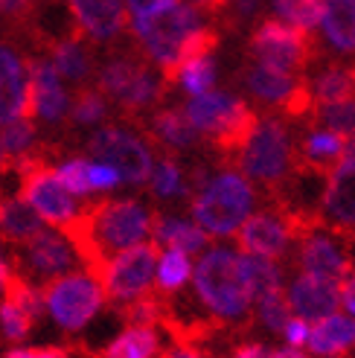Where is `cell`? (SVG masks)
I'll return each instance as SVG.
<instances>
[{"instance_id": "1", "label": "cell", "mask_w": 355, "mask_h": 358, "mask_svg": "<svg viewBox=\"0 0 355 358\" xmlns=\"http://www.w3.org/2000/svg\"><path fill=\"white\" fill-rule=\"evenodd\" d=\"M192 285L207 315L216 317L222 327L233 332H247L254 327V294L245 282L239 254L227 248H210L195 265Z\"/></svg>"}, {"instance_id": "2", "label": "cell", "mask_w": 355, "mask_h": 358, "mask_svg": "<svg viewBox=\"0 0 355 358\" xmlns=\"http://www.w3.org/2000/svg\"><path fill=\"white\" fill-rule=\"evenodd\" d=\"M233 166H239V172L247 181L262 187L271 199L277 192H282V187H286L297 172V146L289 134L286 120L262 117L256 134L242 149Z\"/></svg>"}, {"instance_id": "3", "label": "cell", "mask_w": 355, "mask_h": 358, "mask_svg": "<svg viewBox=\"0 0 355 358\" xmlns=\"http://www.w3.org/2000/svg\"><path fill=\"white\" fill-rule=\"evenodd\" d=\"M254 204H256L254 184L242 172L212 175L189 199L195 224L204 227L210 236H236V230L251 216Z\"/></svg>"}, {"instance_id": "4", "label": "cell", "mask_w": 355, "mask_h": 358, "mask_svg": "<svg viewBox=\"0 0 355 358\" xmlns=\"http://www.w3.org/2000/svg\"><path fill=\"white\" fill-rule=\"evenodd\" d=\"M204 27V17H201V9L187 3V0H175V3L154 15L152 21H140V24H131V35L137 47L146 52V59L161 70L164 79L169 82V87L175 85V70H178V62H181V52H184V44L192 32H198Z\"/></svg>"}, {"instance_id": "5", "label": "cell", "mask_w": 355, "mask_h": 358, "mask_svg": "<svg viewBox=\"0 0 355 358\" xmlns=\"http://www.w3.org/2000/svg\"><path fill=\"white\" fill-rule=\"evenodd\" d=\"M12 169L17 172V181H21V199H27L44 222H50L59 230H67L82 216L85 204H79L76 195L64 187L59 169L47 164V155L41 149H35L27 157H15Z\"/></svg>"}, {"instance_id": "6", "label": "cell", "mask_w": 355, "mask_h": 358, "mask_svg": "<svg viewBox=\"0 0 355 358\" xmlns=\"http://www.w3.org/2000/svg\"><path fill=\"white\" fill-rule=\"evenodd\" d=\"M247 56L254 62H262L268 67L286 70V73H306V70L321 56L314 32H306L282 17H262L247 35Z\"/></svg>"}, {"instance_id": "7", "label": "cell", "mask_w": 355, "mask_h": 358, "mask_svg": "<svg viewBox=\"0 0 355 358\" xmlns=\"http://www.w3.org/2000/svg\"><path fill=\"white\" fill-rule=\"evenodd\" d=\"M44 300L50 317L64 332H79L99 315V309L108 303V294H105L102 280L82 268V271H70L44 285Z\"/></svg>"}, {"instance_id": "8", "label": "cell", "mask_w": 355, "mask_h": 358, "mask_svg": "<svg viewBox=\"0 0 355 358\" xmlns=\"http://www.w3.org/2000/svg\"><path fill=\"white\" fill-rule=\"evenodd\" d=\"M12 268L24 280L35 282V285H50L52 280H59L64 274L73 271V265L82 262L73 242L67 239V234L61 230H41L35 239L24 242V245H12Z\"/></svg>"}, {"instance_id": "9", "label": "cell", "mask_w": 355, "mask_h": 358, "mask_svg": "<svg viewBox=\"0 0 355 358\" xmlns=\"http://www.w3.org/2000/svg\"><path fill=\"white\" fill-rule=\"evenodd\" d=\"M85 152L91 155L94 160H105L111 164L119 178L131 187H140L152 181L154 172V160H152V149L146 140H140L129 131L117 129V125H102L96 129L85 143Z\"/></svg>"}, {"instance_id": "10", "label": "cell", "mask_w": 355, "mask_h": 358, "mask_svg": "<svg viewBox=\"0 0 355 358\" xmlns=\"http://www.w3.org/2000/svg\"><path fill=\"white\" fill-rule=\"evenodd\" d=\"M157 259H161V248L154 242H140L129 250H122V254H117L102 274L108 303L126 306V303L149 294L154 289L152 280L157 277Z\"/></svg>"}, {"instance_id": "11", "label": "cell", "mask_w": 355, "mask_h": 358, "mask_svg": "<svg viewBox=\"0 0 355 358\" xmlns=\"http://www.w3.org/2000/svg\"><path fill=\"white\" fill-rule=\"evenodd\" d=\"M317 216L335 236L355 242V140H349L347 157L326 178Z\"/></svg>"}, {"instance_id": "12", "label": "cell", "mask_w": 355, "mask_h": 358, "mask_svg": "<svg viewBox=\"0 0 355 358\" xmlns=\"http://www.w3.org/2000/svg\"><path fill=\"white\" fill-rule=\"evenodd\" d=\"M297 242L294 224L286 210L271 204V210L251 213L245 224L236 230V245L242 254H256L268 259H282L289 254V245Z\"/></svg>"}, {"instance_id": "13", "label": "cell", "mask_w": 355, "mask_h": 358, "mask_svg": "<svg viewBox=\"0 0 355 358\" xmlns=\"http://www.w3.org/2000/svg\"><path fill=\"white\" fill-rule=\"evenodd\" d=\"M294 262L303 274H314V277L335 280V282H344L347 274L355 268L349 250L335 239V234L326 227H314L297 239V259Z\"/></svg>"}, {"instance_id": "14", "label": "cell", "mask_w": 355, "mask_h": 358, "mask_svg": "<svg viewBox=\"0 0 355 358\" xmlns=\"http://www.w3.org/2000/svg\"><path fill=\"white\" fill-rule=\"evenodd\" d=\"M15 117H35L32 76L29 64L17 52L0 41V125Z\"/></svg>"}, {"instance_id": "15", "label": "cell", "mask_w": 355, "mask_h": 358, "mask_svg": "<svg viewBox=\"0 0 355 358\" xmlns=\"http://www.w3.org/2000/svg\"><path fill=\"white\" fill-rule=\"evenodd\" d=\"M286 294L291 303V312L297 317L309 320V324H317V320L335 315L341 306V282L314 277V274H303V271L291 280Z\"/></svg>"}, {"instance_id": "16", "label": "cell", "mask_w": 355, "mask_h": 358, "mask_svg": "<svg viewBox=\"0 0 355 358\" xmlns=\"http://www.w3.org/2000/svg\"><path fill=\"white\" fill-rule=\"evenodd\" d=\"M347 149H349V137L332 129H312L297 143V172L329 178L335 166L347 157Z\"/></svg>"}, {"instance_id": "17", "label": "cell", "mask_w": 355, "mask_h": 358, "mask_svg": "<svg viewBox=\"0 0 355 358\" xmlns=\"http://www.w3.org/2000/svg\"><path fill=\"white\" fill-rule=\"evenodd\" d=\"M32 76V96H35V117L41 122L56 125L70 114V96L61 87V73L47 59H27Z\"/></svg>"}, {"instance_id": "18", "label": "cell", "mask_w": 355, "mask_h": 358, "mask_svg": "<svg viewBox=\"0 0 355 358\" xmlns=\"http://www.w3.org/2000/svg\"><path fill=\"white\" fill-rule=\"evenodd\" d=\"M76 29L94 41H111L126 29V3L122 0H70Z\"/></svg>"}, {"instance_id": "19", "label": "cell", "mask_w": 355, "mask_h": 358, "mask_svg": "<svg viewBox=\"0 0 355 358\" xmlns=\"http://www.w3.org/2000/svg\"><path fill=\"white\" fill-rule=\"evenodd\" d=\"M143 131L149 143L161 146L166 155H181L198 146L201 131L189 122L184 108H157L149 122H143Z\"/></svg>"}, {"instance_id": "20", "label": "cell", "mask_w": 355, "mask_h": 358, "mask_svg": "<svg viewBox=\"0 0 355 358\" xmlns=\"http://www.w3.org/2000/svg\"><path fill=\"white\" fill-rule=\"evenodd\" d=\"M242 85L247 87V94L254 99H259L262 105H271V108H282L286 99L294 94V87L300 85V79L294 73H286V70H277V67H268L262 62H247L239 73Z\"/></svg>"}, {"instance_id": "21", "label": "cell", "mask_w": 355, "mask_h": 358, "mask_svg": "<svg viewBox=\"0 0 355 358\" xmlns=\"http://www.w3.org/2000/svg\"><path fill=\"white\" fill-rule=\"evenodd\" d=\"M317 358H349L355 352V320L335 312L312 324V335L306 344Z\"/></svg>"}, {"instance_id": "22", "label": "cell", "mask_w": 355, "mask_h": 358, "mask_svg": "<svg viewBox=\"0 0 355 358\" xmlns=\"http://www.w3.org/2000/svg\"><path fill=\"white\" fill-rule=\"evenodd\" d=\"M44 230L41 216L21 195H0V242L24 245Z\"/></svg>"}, {"instance_id": "23", "label": "cell", "mask_w": 355, "mask_h": 358, "mask_svg": "<svg viewBox=\"0 0 355 358\" xmlns=\"http://www.w3.org/2000/svg\"><path fill=\"white\" fill-rule=\"evenodd\" d=\"M149 64L146 59V52L143 50H126V52H117V56L111 59H105L96 70V87L105 94V96H111L114 102L122 96L131 87V82L143 73Z\"/></svg>"}, {"instance_id": "24", "label": "cell", "mask_w": 355, "mask_h": 358, "mask_svg": "<svg viewBox=\"0 0 355 358\" xmlns=\"http://www.w3.org/2000/svg\"><path fill=\"white\" fill-rule=\"evenodd\" d=\"M245 99L233 96V94H224V91H210V94H201V96H192L187 105H184V111L189 117V122L198 129L207 140L216 134L222 125L233 117L239 111V105Z\"/></svg>"}, {"instance_id": "25", "label": "cell", "mask_w": 355, "mask_h": 358, "mask_svg": "<svg viewBox=\"0 0 355 358\" xmlns=\"http://www.w3.org/2000/svg\"><path fill=\"white\" fill-rule=\"evenodd\" d=\"M210 234L204 227L192 224V222H184V219H175V216H164L157 213L154 216V224H152V242L157 248H178V250H187V254H198L210 245Z\"/></svg>"}, {"instance_id": "26", "label": "cell", "mask_w": 355, "mask_h": 358, "mask_svg": "<svg viewBox=\"0 0 355 358\" xmlns=\"http://www.w3.org/2000/svg\"><path fill=\"white\" fill-rule=\"evenodd\" d=\"M166 87H169V82L164 79L161 70H154V67L146 64L143 73H140V76L131 82L129 91L117 99V111H119V117L137 122L140 114L149 111L152 105L161 102V96L166 94Z\"/></svg>"}, {"instance_id": "27", "label": "cell", "mask_w": 355, "mask_h": 358, "mask_svg": "<svg viewBox=\"0 0 355 358\" xmlns=\"http://www.w3.org/2000/svg\"><path fill=\"white\" fill-rule=\"evenodd\" d=\"M50 62L56 64V70L61 73V79H67L70 85H87V79L94 76V56L87 52L82 32L70 35V38H61L50 47Z\"/></svg>"}, {"instance_id": "28", "label": "cell", "mask_w": 355, "mask_h": 358, "mask_svg": "<svg viewBox=\"0 0 355 358\" xmlns=\"http://www.w3.org/2000/svg\"><path fill=\"white\" fill-rule=\"evenodd\" d=\"M161 338L157 327H126L108 347L94 350V358H157Z\"/></svg>"}, {"instance_id": "29", "label": "cell", "mask_w": 355, "mask_h": 358, "mask_svg": "<svg viewBox=\"0 0 355 358\" xmlns=\"http://www.w3.org/2000/svg\"><path fill=\"white\" fill-rule=\"evenodd\" d=\"M321 29L335 52H355V0H326Z\"/></svg>"}, {"instance_id": "30", "label": "cell", "mask_w": 355, "mask_h": 358, "mask_svg": "<svg viewBox=\"0 0 355 358\" xmlns=\"http://www.w3.org/2000/svg\"><path fill=\"white\" fill-rule=\"evenodd\" d=\"M312 91H314L317 105H335V102L355 99V70L332 62L314 76Z\"/></svg>"}, {"instance_id": "31", "label": "cell", "mask_w": 355, "mask_h": 358, "mask_svg": "<svg viewBox=\"0 0 355 358\" xmlns=\"http://www.w3.org/2000/svg\"><path fill=\"white\" fill-rule=\"evenodd\" d=\"M192 262H189V254L187 250H178V248H166L161 259H157V282L154 289L161 292L164 297H175L184 292V285L189 282L192 277Z\"/></svg>"}, {"instance_id": "32", "label": "cell", "mask_w": 355, "mask_h": 358, "mask_svg": "<svg viewBox=\"0 0 355 358\" xmlns=\"http://www.w3.org/2000/svg\"><path fill=\"white\" fill-rule=\"evenodd\" d=\"M242 259V274L247 289L254 294V303L265 294H271L277 289H282V268L277 265V259L268 257H256V254H239Z\"/></svg>"}, {"instance_id": "33", "label": "cell", "mask_w": 355, "mask_h": 358, "mask_svg": "<svg viewBox=\"0 0 355 358\" xmlns=\"http://www.w3.org/2000/svg\"><path fill=\"white\" fill-rule=\"evenodd\" d=\"M108 117V96L94 85L76 87L73 102H70V120L73 125H96Z\"/></svg>"}, {"instance_id": "34", "label": "cell", "mask_w": 355, "mask_h": 358, "mask_svg": "<svg viewBox=\"0 0 355 358\" xmlns=\"http://www.w3.org/2000/svg\"><path fill=\"white\" fill-rule=\"evenodd\" d=\"M271 3L282 21H289L306 32H314L324 24L326 0H271Z\"/></svg>"}, {"instance_id": "35", "label": "cell", "mask_w": 355, "mask_h": 358, "mask_svg": "<svg viewBox=\"0 0 355 358\" xmlns=\"http://www.w3.org/2000/svg\"><path fill=\"white\" fill-rule=\"evenodd\" d=\"M152 195L154 199H175V195H187L189 199V184L184 181V172L178 166L175 155H166L161 157V164H154V172H152Z\"/></svg>"}, {"instance_id": "36", "label": "cell", "mask_w": 355, "mask_h": 358, "mask_svg": "<svg viewBox=\"0 0 355 358\" xmlns=\"http://www.w3.org/2000/svg\"><path fill=\"white\" fill-rule=\"evenodd\" d=\"M291 317H294V312H291V303H289L286 289H277V292H271V294H265V297L256 300L254 320L259 327L268 329V332H282Z\"/></svg>"}, {"instance_id": "37", "label": "cell", "mask_w": 355, "mask_h": 358, "mask_svg": "<svg viewBox=\"0 0 355 358\" xmlns=\"http://www.w3.org/2000/svg\"><path fill=\"white\" fill-rule=\"evenodd\" d=\"M314 129H332L349 140H355V99L335 102V105H317L312 114Z\"/></svg>"}, {"instance_id": "38", "label": "cell", "mask_w": 355, "mask_h": 358, "mask_svg": "<svg viewBox=\"0 0 355 358\" xmlns=\"http://www.w3.org/2000/svg\"><path fill=\"white\" fill-rule=\"evenodd\" d=\"M178 85H181L189 96L210 94L212 85H216V59H212V56H201V59L187 62V64L181 67Z\"/></svg>"}, {"instance_id": "39", "label": "cell", "mask_w": 355, "mask_h": 358, "mask_svg": "<svg viewBox=\"0 0 355 358\" xmlns=\"http://www.w3.org/2000/svg\"><path fill=\"white\" fill-rule=\"evenodd\" d=\"M0 140L9 152V157H27L35 152V122L29 117H15L0 125Z\"/></svg>"}, {"instance_id": "40", "label": "cell", "mask_w": 355, "mask_h": 358, "mask_svg": "<svg viewBox=\"0 0 355 358\" xmlns=\"http://www.w3.org/2000/svg\"><path fill=\"white\" fill-rule=\"evenodd\" d=\"M32 327H35V317L24 306H17V303L9 300V297L0 300V332H3V338L9 344L27 341Z\"/></svg>"}, {"instance_id": "41", "label": "cell", "mask_w": 355, "mask_h": 358, "mask_svg": "<svg viewBox=\"0 0 355 358\" xmlns=\"http://www.w3.org/2000/svg\"><path fill=\"white\" fill-rule=\"evenodd\" d=\"M59 169V178L64 181V187L73 192V195H91L94 187H91V160L85 157H67L61 160Z\"/></svg>"}, {"instance_id": "42", "label": "cell", "mask_w": 355, "mask_h": 358, "mask_svg": "<svg viewBox=\"0 0 355 358\" xmlns=\"http://www.w3.org/2000/svg\"><path fill=\"white\" fill-rule=\"evenodd\" d=\"M122 178L111 164H105V160H91V187H94V192H108Z\"/></svg>"}, {"instance_id": "43", "label": "cell", "mask_w": 355, "mask_h": 358, "mask_svg": "<svg viewBox=\"0 0 355 358\" xmlns=\"http://www.w3.org/2000/svg\"><path fill=\"white\" fill-rule=\"evenodd\" d=\"M126 3L131 12V24H140V21H152L154 15L166 12L175 0H126Z\"/></svg>"}, {"instance_id": "44", "label": "cell", "mask_w": 355, "mask_h": 358, "mask_svg": "<svg viewBox=\"0 0 355 358\" xmlns=\"http://www.w3.org/2000/svg\"><path fill=\"white\" fill-rule=\"evenodd\" d=\"M3 358H73V347H12Z\"/></svg>"}, {"instance_id": "45", "label": "cell", "mask_w": 355, "mask_h": 358, "mask_svg": "<svg viewBox=\"0 0 355 358\" xmlns=\"http://www.w3.org/2000/svg\"><path fill=\"white\" fill-rule=\"evenodd\" d=\"M309 335H312V324H309V320H303V317H297V315L286 324V329H282L286 344L289 347H297V350L309 344Z\"/></svg>"}, {"instance_id": "46", "label": "cell", "mask_w": 355, "mask_h": 358, "mask_svg": "<svg viewBox=\"0 0 355 358\" xmlns=\"http://www.w3.org/2000/svg\"><path fill=\"white\" fill-rule=\"evenodd\" d=\"M0 12H3L15 27H27L35 9H32L29 0H0Z\"/></svg>"}, {"instance_id": "47", "label": "cell", "mask_w": 355, "mask_h": 358, "mask_svg": "<svg viewBox=\"0 0 355 358\" xmlns=\"http://www.w3.org/2000/svg\"><path fill=\"white\" fill-rule=\"evenodd\" d=\"M271 347L262 341H236L227 358H271Z\"/></svg>"}, {"instance_id": "48", "label": "cell", "mask_w": 355, "mask_h": 358, "mask_svg": "<svg viewBox=\"0 0 355 358\" xmlns=\"http://www.w3.org/2000/svg\"><path fill=\"white\" fill-rule=\"evenodd\" d=\"M157 358H207L201 350H195L189 344H178V341H166L161 347V355Z\"/></svg>"}, {"instance_id": "49", "label": "cell", "mask_w": 355, "mask_h": 358, "mask_svg": "<svg viewBox=\"0 0 355 358\" xmlns=\"http://www.w3.org/2000/svg\"><path fill=\"white\" fill-rule=\"evenodd\" d=\"M341 303L347 306V312L355 317V268L347 274V280L341 282Z\"/></svg>"}, {"instance_id": "50", "label": "cell", "mask_w": 355, "mask_h": 358, "mask_svg": "<svg viewBox=\"0 0 355 358\" xmlns=\"http://www.w3.org/2000/svg\"><path fill=\"white\" fill-rule=\"evenodd\" d=\"M187 3L198 6V9L207 12V15H224L227 6H230V0H187Z\"/></svg>"}, {"instance_id": "51", "label": "cell", "mask_w": 355, "mask_h": 358, "mask_svg": "<svg viewBox=\"0 0 355 358\" xmlns=\"http://www.w3.org/2000/svg\"><path fill=\"white\" fill-rule=\"evenodd\" d=\"M12 257L3 254V248H0V300H3V292H6V285H9V277H12Z\"/></svg>"}, {"instance_id": "52", "label": "cell", "mask_w": 355, "mask_h": 358, "mask_svg": "<svg viewBox=\"0 0 355 358\" xmlns=\"http://www.w3.org/2000/svg\"><path fill=\"white\" fill-rule=\"evenodd\" d=\"M271 358H309L306 352H300L297 347H286V350H274Z\"/></svg>"}, {"instance_id": "53", "label": "cell", "mask_w": 355, "mask_h": 358, "mask_svg": "<svg viewBox=\"0 0 355 358\" xmlns=\"http://www.w3.org/2000/svg\"><path fill=\"white\" fill-rule=\"evenodd\" d=\"M9 164H12V157H9L6 146H3V140H0V172H3V169H6Z\"/></svg>"}, {"instance_id": "54", "label": "cell", "mask_w": 355, "mask_h": 358, "mask_svg": "<svg viewBox=\"0 0 355 358\" xmlns=\"http://www.w3.org/2000/svg\"><path fill=\"white\" fill-rule=\"evenodd\" d=\"M352 70H355V67H352Z\"/></svg>"}]
</instances>
